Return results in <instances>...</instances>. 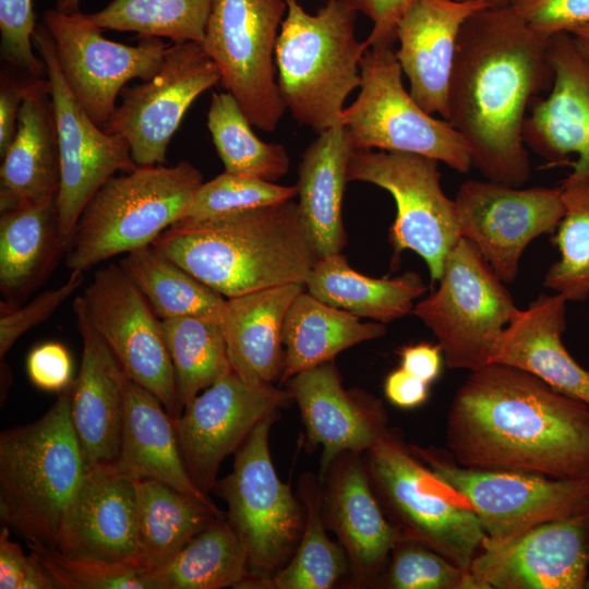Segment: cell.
<instances>
[{
	"mask_svg": "<svg viewBox=\"0 0 589 589\" xmlns=\"http://www.w3.org/2000/svg\"><path fill=\"white\" fill-rule=\"evenodd\" d=\"M152 245L227 299L305 285L318 260L292 200L220 217L181 218Z\"/></svg>",
	"mask_w": 589,
	"mask_h": 589,
	"instance_id": "cell-3",
	"label": "cell"
},
{
	"mask_svg": "<svg viewBox=\"0 0 589 589\" xmlns=\"http://www.w3.org/2000/svg\"><path fill=\"white\" fill-rule=\"evenodd\" d=\"M357 12L366 15L372 28L365 43L369 47L389 46L396 43V25L413 0H346Z\"/></svg>",
	"mask_w": 589,
	"mask_h": 589,
	"instance_id": "cell-51",
	"label": "cell"
},
{
	"mask_svg": "<svg viewBox=\"0 0 589 589\" xmlns=\"http://www.w3.org/2000/svg\"><path fill=\"white\" fill-rule=\"evenodd\" d=\"M492 7L483 1L413 0L396 25V58L409 93L428 113L448 117V87L457 39L466 20Z\"/></svg>",
	"mask_w": 589,
	"mask_h": 589,
	"instance_id": "cell-25",
	"label": "cell"
},
{
	"mask_svg": "<svg viewBox=\"0 0 589 589\" xmlns=\"http://www.w3.org/2000/svg\"><path fill=\"white\" fill-rule=\"evenodd\" d=\"M214 0H112L87 14L101 29L202 44Z\"/></svg>",
	"mask_w": 589,
	"mask_h": 589,
	"instance_id": "cell-41",
	"label": "cell"
},
{
	"mask_svg": "<svg viewBox=\"0 0 589 589\" xmlns=\"http://www.w3.org/2000/svg\"><path fill=\"white\" fill-rule=\"evenodd\" d=\"M352 146L342 125L318 133L299 164L298 209L318 259L340 253L347 243L341 203Z\"/></svg>",
	"mask_w": 589,
	"mask_h": 589,
	"instance_id": "cell-30",
	"label": "cell"
},
{
	"mask_svg": "<svg viewBox=\"0 0 589 589\" xmlns=\"http://www.w3.org/2000/svg\"><path fill=\"white\" fill-rule=\"evenodd\" d=\"M410 448L477 514L485 532L482 548L506 543L542 524L589 513V477L562 479L462 467L434 448Z\"/></svg>",
	"mask_w": 589,
	"mask_h": 589,
	"instance_id": "cell-11",
	"label": "cell"
},
{
	"mask_svg": "<svg viewBox=\"0 0 589 589\" xmlns=\"http://www.w3.org/2000/svg\"><path fill=\"white\" fill-rule=\"evenodd\" d=\"M586 589H589V576H588V580H587V584H586Z\"/></svg>",
	"mask_w": 589,
	"mask_h": 589,
	"instance_id": "cell-59",
	"label": "cell"
},
{
	"mask_svg": "<svg viewBox=\"0 0 589 589\" xmlns=\"http://www.w3.org/2000/svg\"><path fill=\"white\" fill-rule=\"evenodd\" d=\"M55 201L26 202L0 212V289L10 300L36 288L65 250Z\"/></svg>",
	"mask_w": 589,
	"mask_h": 589,
	"instance_id": "cell-35",
	"label": "cell"
},
{
	"mask_svg": "<svg viewBox=\"0 0 589 589\" xmlns=\"http://www.w3.org/2000/svg\"><path fill=\"white\" fill-rule=\"evenodd\" d=\"M119 462L139 479H152L216 506L191 480L173 418L151 392L129 377Z\"/></svg>",
	"mask_w": 589,
	"mask_h": 589,
	"instance_id": "cell-31",
	"label": "cell"
},
{
	"mask_svg": "<svg viewBox=\"0 0 589 589\" xmlns=\"http://www.w3.org/2000/svg\"><path fill=\"white\" fill-rule=\"evenodd\" d=\"M26 372L32 384L46 392L59 394L73 383L71 354L58 341L34 347L26 359Z\"/></svg>",
	"mask_w": 589,
	"mask_h": 589,
	"instance_id": "cell-50",
	"label": "cell"
},
{
	"mask_svg": "<svg viewBox=\"0 0 589 589\" xmlns=\"http://www.w3.org/2000/svg\"><path fill=\"white\" fill-rule=\"evenodd\" d=\"M286 1L275 50L280 96L298 122L321 133L341 125L368 45L356 37L358 12L346 0H328L314 14L298 0Z\"/></svg>",
	"mask_w": 589,
	"mask_h": 589,
	"instance_id": "cell-5",
	"label": "cell"
},
{
	"mask_svg": "<svg viewBox=\"0 0 589 589\" xmlns=\"http://www.w3.org/2000/svg\"><path fill=\"white\" fill-rule=\"evenodd\" d=\"M429 385L400 366L386 376L384 394L396 407L413 409L426 401Z\"/></svg>",
	"mask_w": 589,
	"mask_h": 589,
	"instance_id": "cell-54",
	"label": "cell"
},
{
	"mask_svg": "<svg viewBox=\"0 0 589 589\" xmlns=\"http://www.w3.org/2000/svg\"><path fill=\"white\" fill-rule=\"evenodd\" d=\"M143 574L148 589H237L250 569L245 548L225 517L202 530L170 562Z\"/></svg>",
	"mask_w": 589,
	"mask_h": 589,
	"instance_id": "cell-36",
	"label": "cell"
},
{
	"mask_svg": "<svg viewBox=\"0 0 589 589\" xmlns=\"http://www.w3.org/2000/svg\"><path fill=\"white\" fill-rule=\"evenodd\" d=\"M31 75H17L5 68L0 75V156L10 146L17 128L20 108Z\"/></svg>",
	"mask_w": 589,
	"mask_h": 589,
	"instance_id": "cell-52",
	"label": "cell"
},
{
	"mask_svg": "<svg viewBox=\"0 0 589 589\" xmlns=\"http://www.w3.org/2000/svg\"><path fill=\"white\" fill-rule=\"evenodd\" d=\"M207 128L226 172L271 182L288 172L289 157L285 146L260 140L230 93L212 95Z\"/></svg>",
	"mask_w": 589,
	"mask_h": 589,
	"instance_id": "cell-40",
	"label": "cell"
},
{
	"mask_svg": "<svg viewBox=\"0 0 589 589\" xmlns=\"http://www.w3.org/2000/svg\"><path fill=\"white\" fill-rule=\"evenodd\" d=\"M278 418L279 412L273 413L254 428L236 450L232 471L214 486L248 554L250 577L242 584L268 578L283 568L304 529L303 504L280 480L271 456L269 432Z\"/></svg>",
	"mask_w": 589,
	"mask_h": 589,
	"instance_id": "cell-8",
	"label": "cell"
},
{
	"mask_svg": "<svg viewBox=\"0 0 589 589\" xmlns=\"http://www.w3.org/2000/svg\"><path fill=\"white\" fill-rule=\"evenodd\" d=\"M373 492L399 539L470 570L485 539L479 517L389 429L363 455Z\"/></svg>",
	"mask_w": 589,
	"mask_h": 589,
	"instance_id": "cell-7",
	"label": "cell"
},
{
	"mask_svg": "<svg viewBox=\"0 0 589 589\" xmlns=\"http://www.w3.org/2000/svg\"><path fill=\"white\" fill-rule=\"evenodd\" d=\"M361 82L341 116L353 149L418 154L466 173L471 158L462 136L445 119L424 111L404 87L394 47H369L360 64Z\"/></svg>",
	"mask_w": 589,
	"mask_h": 589,
	"instance_id": "cell-10",
	"label": "cell"
},
{
	"mask_svg": "<svg viewBox=\"0 0 589 589\" xmlns=\"http://www.w3.org/2000/svg\"><path fill=\"white\" fill-rule=\"evenodd\" d=\"M577 39V38H576ZM578 40V39H577ZM578 44L580 46V49L582 50V52L586 55V57L589 59V45L585 44V43H581L578 40Z\"/></svg>",
	"mask_w": 589,
	"mask_h": 589,
	"instance_id": "cell-58",
	"label": "cell"
},
{
	"mask_svg": "<svg viewBox=\"0 0 589 589\" xmlns=\"http://www.w3.org/2000/svg\"><path fill=\"white\" fill-rule=\"evenodd\" d=\"M549 50L553 83L545 98L531 101L524 142L550 166L576 155L567 178L589 179V59L570 33L551 36Z\"/></svg>",
	"mask_w": 589,
	"mask_h": 589,
	"instance_id": "cell-23",
	"label": "cell"
},
{
	"mask_svg": "<svg viewBox=\"0 0 589 589\" xmlns=\"http://www.w3.org/2000/svg\"><path fill=\"white\" fill-rule=\"evenodd\" d=\"M567 302L555 292L540 293L505 327L490 363L528 372L554 389L589 405V370L572 357L562 340Z\"/></svg>",
	"mask_w": 589,
	"mask_h": 589,
	"instance_id": "cell-27",
	"label": "cell"
},
{
	"mask_svg": "<svg viewBox=\"0 0 589 589\" xmlns=\"http://www.w3.org/2000/svg\"><path fill=\"white\" fill-rule=\"evenodd\" d=\"M509 5L546 37L589 23V0H510Z\"/></svg>",
	"mask_w": 589,
	"mask_h": 589,
	"instance_id": "cell-48",
	"label": "cell"
},
{
	"mask_svg": "<svg viewBox=\"0 0 589 589\" xmlns=\"http://www.w3.org/2000/svg\"><path fill=\"white\" fill-rule=\"evenodd\" d=\"M35 31L33 0H0L2 59L23 73L45 77V63L34 52Z\"/></svg>",
	"mask_w": 589,
	"mask_h": 589,
	"instance_id": "cell-46",
	"label": "cell"
},
{
	"mask_svg": "<svg viewBox=\"0 0 589 589\" xmlns=\"http://www.w3.org/2000/svg\"><path fill=\"white\" fill-rule=\"evenodd\" d=\"M226 514L152 479L139 480L136 566L143 573L170 562L195 536Z\"/></svg>",
	"mask_w": 589,
	"mask_h": 589,
	"instance_id": "cell-34",
	"label": "cell"
},
{
	"mask_svg": "<svg viewBox=\"0 0 589 589\" xmlns=\"http://www.w3.org/2000/svg\"><path fill=\"white\" fill-rule=\"evenodd\" d=\"M454 202L460 237L474 244L504 283L516 279L530 242L555 231L564 216L561 188L468 180Z\"/></svg>",
	"mask_w": 589,
	"mask_h": 589,
	"instance_id": "cell-18",
	"label": "cell"
},
{
	"mask_svg": "<svg viewBox=\"0 0 589 589\" xmlns=\"http://www.w3.org/2000/svg\"><path fill=\"white\" fill-rule=\"evenodd\" d=\"M305 288L332 306L384 324L412 313L414 300L426 291L414 272L395 278L369 277L354 271L341 253L318 259Z\"/></svg>",
	"mask_w": 589,
	"mask_h": 589,
	"instance_id": "cell-33",
	"label": "cell"
},
{
	"mask_svg": "<svg viewBox=\"0 0 589 589\" xmlns=\"http://www.w3.org/2000/svg\"><path fill=\"white\" fill-rule=\"evenodd\" d=\"M119 265L160 320L195 316L221 323L227 298L152 244L127 253Z\"/></svg>",
	"mask_w": 589,
	"mask_h": 589,
	"instance_id": "cell-38",
	"label": "cell"
},
{
	"mask_svg": "<svg viewBox=\"0 0 589 589\" xmlns=\"http://www.w3.org/2000/svg\"><path fill=\"white\" fill-rule=\"evenodd\" d=\"M286 0H214L201 44L252 125L274 131L286 110L275 50Z\"/></svg>",
	"mask_w": 589,
	"mask_h": 589,
	"instance_id": "cell-12",
	"label": "cell"
},
{
	"mask_svg": "<svg viewBox=\"0 0 589 589\" xmlns=\"http://www.w3.org/2000/svg\"><path fill=\"white\" fill-rule=\"evenodd\" d=\"M385 333L384 323L360 322V317L303 290L292 301L284 321L285 364L279 383L333 361L339 352Z\"/></svg>",
	"mask_w": 589,
	"mask_h": 589,
	"instance_id": "cell-32",
	"label": "cell"
},
{
	"mask_svg": "<svg viewBox=\"0 0 589 589\" xmlns=\"http://www.w3.org/2000/svg\"><path fill=\"white\" fill-rule=\"evenodd\" d=\"M446 444L462 467L589 477V405L528 372L490 363L470 372L454 396Z\"/></svg>",
	"mask_w": 589,
	"mask_h": 589,
	"instance_id": "cell-2",
	"label": "cell"
},
{
	"mask_svg": "<svg viewBox=\"0 0 589 589\" xmlns=\"http://www.w3.org/2000/svg\"><path fill=\"white\" fill-rule=\"evenodd\" d=\"M33 43L46 68L53 106L60 156V185L56 196L57 223L68 250L77 219L97 190L134 163L127 141L93 122L70 91L59 67L52 39L44 25Z\"/></svg>",
	"mask_w": 589,
	"mask_h": 589,
	"instance_id": "cell-14",
	"label": "cell"
},
{
	"mask_svg": "<svg viewBox=\"0 0 589 589\" xmlns=\"http://www.w3.org/2000/svg\"><path fill=\"white\" fill-rule=\"evenodd\" d=\"M139 480L119 461L88 467L53 546L69 555L137 568Z\"/></svg>",
	"mask_w": 589,
	"mask_h": 589,
	"instance_id": "cell-21",
	"label": "cell"
},
{
	"mask_svg": "<svg viewBox=\"0 0 589 589\" xmlns=\"http://www.w3.org/2000/svg\"><path fill=\"white\" fill-rule=\"evenodd\" d=\"M383 584L392 589H482L470 570L405 539H399L392 551Z\"/></svg>",
	"mask_w": 589,
	"mask_h": 589,
	"instance_id": "cell-45",
	"label": "cell"
},
{
	"mask_svg": "<svg viewBox=\"0 0 589 589\" xmlns=\"http://www.w3.org/2000/svg\"><path fill=\"white\" fill-rule=\"evenodd\" d=\"M286 388L298 405L306 447L322 448L320 480L341 454H364L389 430L382 400L346 389L334 360L293 375Z\"/></svg>",
	"mask_w": 589,
	"mask_h": 589,
	"instance_id": "cell-22",
	"label": "cell"
},
{
	"mask_svg": "<svg viewBox=\"0 0 589 589\" xmlns=\"http://www.w3.org/2000/svg\"><path fill=\"white\" fill-rule=\"evenodd\" d=\"M82 338V360L72 383L71 421L87 467L120 458L127 374L93 326L83 297L73 303Z\"/></svg>",
	"mask_w": 589,
	"mask_h": 589,
	"instance_id": "cell-26",
	"label": "cell"
},
{
	"mask_svg": "<svg viewBox=\"0 0 589 589\" xmlns=\"http://www.w3.org/2000/svg\"><path fill=\"white\" fill-rule=\"evenodd\" d=\"M72 384L34 422L0 434V518L26 541L53 546L87 471L71 421Z\"/></svg>",
	"mask_w": 589,
	"mask_h": 589,
	"instance_id": "cell-4",
	"label": "cell"
},
{
	"mask_svg": "<svg viewBox=\"0 0 589 589\" xmlns=\"http://www.w3.org/2000/svg\"><path fill=\"white\" fill-rule=\"evenodd\" d=\"M302 284L266 288L227 299L221 321L232 371L254 386L280 381L285 364L283 327Z\"/></svg>",
	"mask_w": 589,
	"mask_h": 589,
	"instance_id": "cell-29",
	"label": "cell"
},
{
	"mask_svg": "<svg viewBox=\"0 0 589 589\" xmlns=\"http://www.w3.org/2000/svg\"><path fill=\"white\" fill-rule=\"evenodd\" d=\"M26 544L56 589H148L143 572L135 566L69 555L38 541Z\"/></svg>",
	"mask_w": 589,
	"mask_h": 589,
	"instance_id": "cell-44",
	"label": "cell"
},
{
	"mask_svg": "<svg viewBox=\"0 0 589 589\" xmlns=\"http://www.w3.org/2000/svg\"><path fill=\"white\" fill-rule=\"evenodd\" d=\"M219 81V70L201 44H173L151 80L121 91L104 130L127 141L137 166L164 165L185 112Z\"/></svg>",
	"mask_w": 589,
	"mask_h": 589,
	"instance_id": "cell-17",
	"label": "cell"
},
{
	"mask_svg": "<svg viewBox=\"0 0 589 589\" xmlns=\"http://www.w3.org/2000/svg\"><path fill=\"white\" fill-rule=\"evenodd\" d=\"M570 34L579 41L589 45V23L577 27L576 29L570 32Z\"/></svg>",
	"mask_w": 589,
	"mask_h": 589,
	"instance_id": "cell-56",
	"label": "cell"
},
{
	"mask_svg": "<svg viewBox=\"0 0 589 589\" xmlns=\"http://www.w3.org/2000/svg\"><path fill=\"white\" fill-rule=\"evenodd\" d=\"M83 271H71L68 280L58 288L49 289L25 305L1 302L0 357L1 361L14 342L27 330L47 320L82 285Z\"/></svg>",
	"mask_w": 589,
	"mask_h": 589,
	"instance_id": "cell-47",
	"label": "cell"
},
{
	"mask_svg": "<svg viewBox=\"0 0 589 589\" xmlns=\"http://www.w3.org/2000/svg\"><path fill=\"white\" fill-rule=\"evenodd\" d=\"M549 40L509 4L473 13L459 32L447 121L486 180L521 187L531 175L522 127L531 101L553 83Z\"/></svg>",
	"mask_w": 589,
	"mask_h": 589,
	"instance_id": "cell-1",
	"label": "cell"
},
{
	"mask_svg": "<svg viewBox=\"0 0 589 589\" xmlns=\"http://www.w3.org/2000/svg\"><path fill=\"white\" fill-rule=\"evenodd\" d=\"M347 177L390 193L396 203L388 233L392 263H398L405 250L413 251L426 264L431 281L436 283L447 255L461 238L455 202L441 187L438 161L411 153L352 149Z\"/></svg>",
	"mask_w": 589,
	"mask_h": 589,
	"instance_id": "cell-13",
	"label": "cell"
},
{
	"mask_svg": "<svg viewBox=\"0 0 589 589\" xmlns=\"http://www.w3.org/2000/svg\"><path fill=\"white\" fill-rule=\"evenodd\" d=\"M297 195V185H280L224 171L202 183L182 218L220 217L290 201Z\"/></svg>",
	"mask_w": 589,
	"mask_h": 589,
	"instance_id": "cell-43",
	"label": "cell"
},
{
	"mask_svg": "<svg viewBox=\"0 0 589 589\" xmlns=\"http://www.w3.org/2000/svg\"><path fill=\"white\" fill-rule=\"evenodd\" d=\"M292 401L287 388L254 386L233 371L196 395L173 418L193 483L208 494L224 459L236 453L262 420Z\"/></svg>",
	"mask_w": 589,
	"mask_h": 589,
	"instance_id": "cell-19",
	"label": "cell"
},
{
	"mask_svg": "<svg viewBox=\"0 0 589 589\" xmlns=\"http://www.w3.org/2000/svg\"><path fill=\"white\" fill-rule=\"evenodd\" d=\"M87 315L127 376L159 399L172 418L180 405L161 320L121 268L97 269L82 296Z\"/></svg>",
	"mask_w": 589,
	"mask_h": 589,
	"instance_id": "cell-16",
	"label": "cell"
},
{
	"mask_svg": "<svg viewBox=\"0 0 589 589\" xmlns=\"http://www.w3.org/2000/svg\"><path fill=\"white\" fill-rule=\"evenodd\" d=\"M398 354L400 366L428 384L434 382L441 374L444 357L438 344L420 342L404 346Z\"/></svg>",
	"mask_w": 589,
	"mask_h": 589,
	"instance_id": "cell-53",
	"label": "cell"
},
{
	"mask_svg": "<svg viewBox=\"0 0 589 589\" xmlns=\"http://www.w3.org/2000/svg\"><path fill=\"white\" fill-rule=\"evenodd\" d=\"M190 161L137 166L108 179L83 208L67 250V267L88 268L151 245L181 219L203 183Z\"/></svg>",
	"mask_w": 589,
	"mask_h": 589,
	"instance_id": "cell-6",
	"label": "cell"
},
{
	"mask_svg": "<svg viewBox=\"0 0 589 589\" xmlns=\"http://www.w3.org/2000/svg\"><path fill=\"white\" fill-rule=\"evenodd\" d=\"M61 73L85 112L105 129L117 98L133 80H151L159 70L169 45L142 37L136 46L112 41L87 14L48 9L43 14Z\"/></svg>",
	"mask_w": 589,
	"mask_h": 589,
	"instance_id": "cell-15",
	"label": "cell"
},
{
	"mask_svg": "<svg viewBox=\"0 0 589 589\" xmlns=\"http://www.w3.org/2000/svg\"><path fill=\"white\" fill-rule=\"evenodd\" d=\"M458 1H483L492 7L508 5L510 0H458Z\"/></svg>",
	"mask_w": 589,
	"mask_h": 589,
	"instance_id": "cell-57",
	"label": "cell"
},
{
	"mask_svg": "<svg viewBox=\"0 0 589 589\" xmlns=\"http://www.w3.org/2000/svg\"><path fill=\"white\" fill-rule=\"evenodd\" d=\"M436 289L412 313L435 336L450 369L479 370L519 312L510 292L472 242L460 238L446 257Z\"/></svg>",
	"mask_w": 589,
	"mask_h": 589,
	"instance_id": "cell-9",
	"label": "cell"
},
{
	"mask_svg": "<svg viewBox=\"0 0 589 589\" xmlns=\"http://www.w3.org/2000/svg\"><path fill=\"white\" fill-rule=\"evenodd\" d=\"M470 572L482 589H584L589 576V513L483 546Z\"/></svg>",
	"mask_w": 589,
	"mask_h": 589,
	"instance_id": "cell-20",
	"label": "cell"
},
{
	"mask_svg": "<svg viewBox=\"0 0 589 589\" xmlns=\"http://www.w3.org/2000/svg\"><path fill=\"white\" fill-rule=\"evenodd\" d=\"M298 494L304 507L305 524L294 554L271 577L244 582L239 589H332L350 576L346 551L326 532L318 477L303 473L298 481Z\"/></svg>",
	"mask_w": 589,
	"mask_h": 589,
	"instance_id": "cell-37",
	"label": "cell"
},
{
	"mask_svg": "<svg viewBox=\"0 0 589 589\" xmlns=\"http://www.w3.org/2000/svg\"><path fill=\"white\" fill-rule=\"evenodd\" d=\"M564 216L555 229L560 257L549 267L543 285L567 301L589 298V179H564Z\"/></svg>",
	"mask_w": 589,
	"mask_h": 589,
	"instance_id": "cell-42",
	"label": "cell"
},
{
	"mask_svg": "<svg viewBox=\"0 0 589 589\" xmlns=\"http://www.w3.org/2000/svg\"><path fill=\"white\" fill-rule=\"evenodd\" d=\"M1 158L0 212L26 202L56 200L60 156L47 76L31 79L15 135Z\"/></svg>",
	"mask_w": 589,
	"mask_h": 589,
	"instance_id": "cell-28",
	"label": "cell"
},
{
	"mask_svg": "<svg viewBox=\"0 0 589 589\" xmlns=\"http://www.w3.org/2000/svg\"><path fill=\"white\" fill-rule=\"evenodd\" d=\"M320 481L324 524L346 551L351 587L378 585L399 536L373 492L363 454H341Z\"/></svg>",
	"mask_w": 589,
	"mask_h": 589,
	"instance_id": "cell-24",
	"label": "cell"
},
{
	"mask_svg": "<svg viewBox=\"0 0 589 589\" xmlns=\"http://www.w3.org/2000/svg\"><path fill=\"white\" fill-rule=\"evenodd\" d=\"M82 0H56V8L63 13H77L80 12V3Z\"/></svg>",
	"mask_w": 589,
	"mask_h": 589,
	"instance_id": "cell-55",
	"label": "cell"
},
{
	"mask_svg": "<svg viewBox=\"0 0 589 589\" xmlns=\"http://www.w3.org/2000/svg\"><path fill=\"white\" fill-rule=\"evenodd\" d=\"M182 408L232 371L220 322L183 316L161 320Z\"/></svg>",
	"mask_w": 589,
	"mask_h": 589,
	"instance_id": "cell-39",
	"label": "cell"
},
{
	"mask_svg": "<svg viewBox=\"0 0 589 589\" xmlns=\"http://www.w3.org/2000/svg\"><path fill=\"white\" fill-rule=\"evenodd\" d=\"M10 531L5 525L0 531V589H56L40 564L11 540Z\"/></svg>",
	"mask_w": 589,
	"mask_h": 589,
	"instance_id": "cell-49",
	"label": "cell"
}]
</instances>
